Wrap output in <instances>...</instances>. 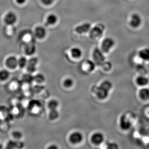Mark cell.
<instances>
[{
  "label": "cell",
  "mask_w": 149,
  "mask_h": 149,
  "mask_svg": "<svg viewBox=\"0 0 149 149\" xmlns=\"http://www.w3.org/2000/svg\"><path fill=\"white\" fill-rule=\"evenodd\" d=\"M48 148L50 149H58V148L57 146H55V145H52V146H49V148Z\"/></svg>",
  "instance_id": "36"
},
{
  "label": "cell",
  "mask_w": 149,
  "mask_h": 149,
  "mask_svg": "<svg viewBox=\"0 0 149 149\" xmlns=\"http://www.w3.org/2000/svg\"><path fill=\"white\" fill-rule=\"evenodd\" d=\"M55 0H41V2L45 6H50L53 3Z\"/></svg>",
  "instance_id": "34"
},
{
  "label": "cell",
  "mask_w": 149,
  "mask_h": 149,
  "mask_svg": "<svg viewBox=\"0 0 149 149\" xmlns=\"http://www.w3.org/2000/svg\"><path fill=\"white\" fill-rule=\"evenodd\" d=\"M101 65L104 70L106 71H109L111 68V65L109 62H104Z\"/></svg>",
  "instance_id": "32"
},
{
  "label": "cell",
  "mask_w": 149,
  "mask_h": 149,
  "mask_svg": "<svg viewBox=\"0 0 149 149\" xmlns=\"http://www.w3.org/2000/svg\"><path fill=\"white\" fill-rule=\"evenodd\" d=\"M100 85L106 88L107 90L110 91L113 87V85L111 82L109 80H105L100 84Z\"/></svg>",
  "instance_id": "28"
},
{
  "label": "cell",
  "mask_w": 149,
  "mask_h": 149,
  "mask_svg": "<svg viewBox=\"0 0 149 149\" xmlns=\"http://www.w3.org/2000/svg\"><path fill=\"white\" fill-rule=\"evenodd\" d=\"M110 91L100 85L96 90V95L100 100H105L109 95Z\"/></svg>",
  "instance_id": "13"
},
{
  "label": "cell",
  "mask_w": 149,
  "mask_h": 149,
  "mask_svg": "<svg viewBox=\"0 0 149 149\" xmlns=\"http://www.w3.org/2000/svg\"><path fill=\"white\" fill-rule=\"evenodd\" d=\"M38 62V60L37 58L32 57L28 60V62L26 67L28 73L32 74L36 71Z\"/></svg>",
  "instance_id": "10"
},
{
  "label": "cell",
  "mask_w": 149,
  "mask_h": 149,
  "mask_svg": "<svg viewBox=\"0 0 149 149\" xmlns=\"http://www.w3.org/2000/svg\"><path fill=\"white\" fill-rule=\"evenodd\" d=\"M36 51V47L33 45H27L24 49L25 53L27 56H32L34 54Z\"/></svg>",
  "instance_id": "24"
},
{
  "label": "cell",
  "mask_w": 149,
  "mask_h": 149,
  "mask_svg": "<svg viewBox=\"0 0 149 149\" xmlns=\"http://www.w3.org/2000/svg\"><path fill=\"white\" fill-rule=\"evenodd\" d=\"M104 140V137L102 133L97 132L94 133L91 137V141L93 144L96 145H100Z\"/></svg>",
  "instance_id": "17"
},
{
  "label": "cell",
  "mask_w": 149,
  "mask_h": 149,
  "mask_svg": "<svg viewBox=\"0 0 149 149\" xmlns=\"http://www.w3.org/2000/svg\"><path fill=\"white\" fill-rule=\"evenodd\" d=\"M17 19V16L14 13L9 12L6 15L5 17V21L6 24L11 26L16 23Z\"/></svg>",
  "instance_id": "14"
},
{
  "label": "cell",
  "mask_w": 149,
  "mask_h": 149,
  "mask_svg": "<svg viewBox=\"0 0 149 149\" xmlns=\"http://www.w3.org/2000/svg\"><path fill=\"white\" fill-rule=\"evenodd\" d=\"M102 49L98 48H95L93 52V58L96 65H101L105 62V58Z\"/></svg>",
  "instance_id": "4"
},
{
  "label": "cell",
  "mask_w": 149,
  "mask_h": 149,
  "mask_svg": "<svg viewBox=\"0 0 149 149\" xmlns=\"http://www.w3.org/2000/svg\"><path fill=\"white\" fill-rule=\"evenodd\" d=\"M45 80V78L42 74H37L33 77V81H35L38 83H42Z\"/></svg>",
  "instance_id": "29"
},
{
  "label": "cell",
  "mask_w": 149,
  "mask_h": 149,
  "mask_svg": "<svg viewBox=\"0 0 149 149\" xmlns=\"http://www.w3.org/2000/svg\"><path fill=\"white\" fill-rule=\"evenodd\" d=\"M119 125L121 130L126 131L130 130L133 125V123L128 116L123 114L121 116L119 119Z\"/></svg>",
  "instance_id": "2"
},
{
  "label": "cell",
  "mask_w": 149,
  "mask_h": 149,
  "mask_svg": "<svg viewBox=\"0 0 149 149\" xmlns=\"http://www.w3.org/2000/svg\"><path fill=\"white\" fill-rule=\"evenodd\" d=\"M24 143L22 141H15L9 139V140L6 143L5 148L22 149L24 148Z\"/></svg>",
  "instance_id": "7"
},
{
  "label": "cell",
  "mask_w": 149,
  "mask_h": 149,
  "mask_svg": "<svg viewBox=\"0 0 149 149\" xmlns=\"http://www.w3.org/2000/svg\"><path fill=\"white\" fill-rule=\"evenodd\" d=\"M10 71L6 68L0 69V84L8 83L10 80Z\"/></svg>",
  "instance_id": "11"
},
{
  "label": "cell",
  "mask_w": 149,
  "mask_h": 149,
  "mask_svg": "<svg viewBox=\"0 0 149 149\" xmlns=\"http://www.w3.org/2000/svg\"><path fill=\"white\" fill-rule=\"evenodd\" d=\"M3 146L2 145H1V143H0V149L3 148Z\"/></svg>",
  "instance_id": "37"
},
{
  "label": "cell",
  "mask_w": 149,
  "mask_h": 149,
  "mask_svg": "<svg viewBox=\"0 0 149 149\" xmlns=\"http://www.w3.org/2000/svg\"><path fill=\"white\" fill-rule=\"evenodd\" d=\"M10 128V122L6 120H0V131L7 132Z\"/></svg>",
  "instance_id": "22"
},
{
  "label": "cell",
  "mask_w": 149,
  "mask_h": 149,
  "mask_svg": "<svg viewBox=\"0 0 149 149\" xmlns=\"http://www.w3.org/2000/svg\"><path fill=\"white\" fill-rule=\"evenodd\" d=\"M91 28V24L86 22L77 26L75 27V31L78 34H82L89 32Z\"/></svg>",
  "instance_id": "15"
},
{
  "label": "cell",
  "mask_w": 149,
  "mask_h": 149,
  "mask_svg": "<svg viewBox=\"0 0 149 149\" xmlns=\"http://www.w3.org/2000/svg\"><path fill=\"white\" fill-rule=\"evenodd\" d=\"M142 22V18L139 14L134 13L132 15L130 21V24L131 27L134 28H138L140 27Z\"/></svg>",
  "instance_id": "12"
},
{
  "label": "cell",
  "mask_w": 149,
  "mask_h": 149,
  "mask_svg": "<svg viewBox=\"0 0 149 149\" xmlns=\"http://www.w3.org/2000/svg\"><path fill=\"white\" fill-rule=\"evenodd\" d=\"M135 83L136 85L140 88L148 87L149 78L145 74H139L135 78Z\"/></svg>",
  "instance_id": "6"
},
{
  "label": "cell",
  "mask_w": 149,
  "mask_h": 149,
  "mask_svg": "<svg viewBox=\"0 0 149 149\" xmlns=\"http://www.w3.org/2000/svg\"><path fill=\"white\" fill-rule=\"evenodd\" d=\"M87 64L89 66V71H92L94 70L96 66V63L95 62L91 60H88L87 61Z\"/></svg>",
  "instance_id": "31"
},
{
  "label": "cell",
  "mask_w": 149,
  "mask_h": 149,
  "mask_svg": "<svg viewBox=\"0 0 149 149\" xmlns=\"http://www.w3.org/2000/svg\"><path fill=\"white\" fill-rule=\"evenodd\" d=\"M82 51L78 47H73L71 49V54L72 57L75 58H80L82 55Z\"/></svg>",
  "instance_id": "23"
},
{
  "label": "cell",
  "mask_w": 149,
  "mask_h": 149,
  "mask_svg": "<svg viewBox=\"0 0 149 149\" xmlns=\"http://www.w3.org/2000/svg\"><path fill=\"white\" fill-rule=\"evenodd\" d=\"M105 27L103 25L98 24L91 28L90 31V36L92 39H96L102 36L104 31Z\"/></svg>",
  "instance_id": "3"
},
{
  "label": "cell",
  "mask_w": 149,
  "mask_h": 149,
  "mask_svg": "<svg viewBox=\"0 0 149 149\" xmlns=\"http://www.w3.org/2000/svg\"><path fill=\"white\" fill-rule=\"evenodd\" d=\"M139 99L142 101H149V88L148 87L140 88L138 92Z\"/></svg>",
  "instance_id": "8"
},
{
  "label": "cell",
  "mask_w": 149,
  "mask_h": 149,
  "mask_svg": "<svg viewBox=\"0 0 149 149\" xmlns=\"http://www.w3.org/2000/svg\"><path fill=\"white\" fill-rule=\"evenodd\" d=\"M59 113L57 109L50 110L49 113V118L51 120H55L58 117Z\"/></svg>",
  "instance_id": "26"
},
{
  "label": "cell",
  "mask_w": 149,
  "mask_h": 149,
  "mask_svg": "<svg viewBox=\"0 0 149 149\" xmlns=\"http://www.w3.org/2000/svg\"><path fill=\"white\" fill-rule=\"evenodd\" d=\"M27 0H16V1L19 4H23Z\"/></svg>",
  "instance_id": "35"
},
{
  "label": "cell",
  "mask_w": 149,
  "mask_h": 149,
  "mask_svg": "<svg viewBox=\"0 0 149 149\" xmlns=\"http://www.w3.org/2000/svg\"><path fill=\"white\" fill-rule=\"evenodd\" d=\"M73 84V80L70 78H67V79H65L64 81V83H63V85H64L65 87L67 88L72 87Z\"/></svg>",
  "instance_id": "30"
},
{
  "label": "cell",
  "mask_w": 149,
  "mask_h": 149,
  "mask_svg": "<svg viewBox=\"0 0 149 149\" xmlns=\"http://www.w3.org/2000/svg\"><path fill=\"white\" fill-rule=\"evenodd\" d=\"M58 106V102L56 100H52L48 104V107L50 110L57 109Z\"/></svg>",
  "instance_id": "27"
},
{
  "label": "cell",
  "mask_w": 149,
  "mask_h": 149,
  "mask_svg": "<svg viewBox=\"0 0 149 149\" xmlns=\"http://www.w3.org/2000/svg\"><path fill=\"white\" fill-rule=\"evenodd\" d=\"M27 62L28 60L25 57H20L19 58H18V68L21 69L25 68L27 66Z\"/></svg>",
  "instance_id": "25"
},
{
  "label": "cell",
  "mask_w": 149,
  "mask_h": 149,
  "mask_svg": "<svg viewBox=\"0 0 149 149\" xmlns=\"http://www.w3.org/2000/svg\"><path fill=\"white\" fill-rule=\"evenodd\" d=\"M115 45L114 40L111 37L105 38L102 42L101 49L104 53H107Z\"/></svg>",
  "instance_id": "5"
},
{
  "label": "cell",
  "mask_w": 149,
  "mask_h": 149,
  "mask_svg": "<svg viewBox=\"0 0 149 149\" xmlns=\"http://www.w3.org/2000/svg\"><path fill=\"white\" fill-rule=\"evenodd\" d=\"M119 148L118 145L115 143L109 142L107 144V148L109 149H117Z\"/></svg>",
  "instance_id": "33"
},
{
  "label": "cell",
  "mask_w": 149,
  "mask_h": 149,
  "mask_svg": "<svg viewBox=\"0 0 149 149\" xmlns=\"http://www.w3.org/2000/svg\"><path fill=\"white\" fill-rule=\"evenodd\" d=\"M58 18V17L54 14L49 15L46 19L45 24L46 26L53 25L56 24L57 22Z\"/></svg>",
  "instance_id": "21"
},
{
  "label": "cell",
  "mask_w": 149,
  "mask_h": 149,
  "mask_svg": "<svg viewBox=\"0 0 149 149\" xmlns=\"http://www.w3.org/2000/svg\"><path fill=\"white\" fill-rule=\"evenodd\" d=\"M139 56L143 61L149 62V48H145L139 51Z\"/></svg>",
  "instance_id": "20"
},
{
  "label": "cell",
  "mask_w": 149,
  "mask_h": 149,
  "mask_svg": "<svg viewBox=\"0 0 149 149\" xmlns=\"http://www.w3.org/2000/svg\"><path fill=\"white\" fill-rule=\"evenodd\" d=\"M5 68L10 72L16 70L18 68V58L15 56H10L6 59L5 61Z\"/></svg>",
  "instance_id": "1"
},
{
  "label": "cell",
  "mask_w": 149,
  "mask_h": 149,
  "mask_svg": "<svg viewBox=\"0 0 149 149\" xmlns=\"http://www.w3.org/2000/svg\"><path fill=\"white\" fill-rule=\"evenodd\" d=\"M83 140V136L82 133L78 132H75L72 133L69 137L70 142L73 144L79 143Z\"/></svg>",
  "instance_id": "16"
},
{
  "label": "cell",
  "mask_w": 149,
  "mask_h": 149,
  "mask_svg": "<svg viewBox=\"0 0 149 149\" xmlns=\"http://www.w3.org/2000/svg\"><path fill=\"white\" fill-rule=\"evenodd\" d=\"M35 37L39 39H42L47 35V31L45 27L42 26L36 27L35 30Z\"/></svg>",
  "instance_id": "19"
},
{
  "label": "cell",
  "mask_w": 149,
  "mask_h": 149,
  "mask_svg": "<svg viewBox=\"0 0 149 149\" xmlns=\"http://www.w3.org/2000/svg\"><path fill=\"white\" fill-rule=\"evenodd\" d=\"M21 85L20 82L17 80H10L8 83L7 88L11 93H16L21 89Z\"/></svg>",
  "instance_id": "9"
},
{
  "label": "cell",
  "mask_w": 149,
  "mask_h": 149,
  "mask_svg": "<svg viewBox=\"0 0 149 149\" xmlns=\"http://www.w3.org/2000/svg\"><path fill=\"white\" fill-rule=\"evenodd\" d=\"M10 139L15 141H21L23 137V134L20 130H14L10 133Z\"/></svg>",
  "instance_id": "18"
}]
</instances>
